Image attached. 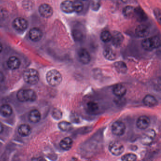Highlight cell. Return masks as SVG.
I'll return each mask as SVG.
<instances>
[{
    "mask_svg": "<svg viewBox=\"0 0 161 161\" xmlns=\"http://www.w3.org/2000/svg\"><path fill=\"white\" fill-rule=\"evenodd\" d=\"M142 47L145 50L152 51L158 48L161 46V40L159 36H154L145 38L141 43Z\"/></svg>",
    "mask_w": 161,
    "mask_h": 161,
    "instance_id": "1",
    "label": "cell"
},
{
    "mask_svg": "<svg viewBox=\"0 0 161 161\" xmlns=\"http://www.w3.org/2000/svg\"><path fill=\"white\" fill-rule=\"evenodd\" d=\"M17 97L19 101L34 102L37 99L36 92L32 89H21L18 92Z\"/></svg>",
    "mask_w": 161,
    "mask_h": 161,
    "instance_id": "2",
    "label": "cell"
},
{
    "mask_svg": "<svg viewBox=\"0 0 161 161\" xmlns=\"http://www.w3.org/2000/svg\"><path fill=\"white\" fill-rule=\"evenodd\" d=\"M47 80L50 85L57 86L62 82L63 78L61 73L56 69H52L47 73Z\"/></svg>",
    "mask_w": 161,
    "mask_h": 161,
    "instance_id": "3",
    "label": "cell"
},
{
    "mask_svg": "<svg viewBox=\"0 0 161 161\" xmlns=\"http://www.w3.org/2000/svg\"><path fill=\"white\" fill-rule=\"evenodd\" d=\"M23 79L27 83L34 85L39 80V76L37 70L34 69H29L23 73Z\"/></svg>",
    "mask_w": 161,
    "mask_h": 161,
    "instance_id": "4",
    "label": "cell"
},
{
    "mask_svg": "<svg viewBox=\"0 0 161 161\" xmlns=\"http://www.w3.org/2000/svg\"><path fill=\"white\" fill-rule=\"evenodd\" d=\"M126 127L125 123L120 120H117L112 125V132L113 134L117 136L123 135L126 131Z\"/></svg>",
    "mask_w": 161,
    "mask_h": 161,
    "instance_id": "5",
    "label": "cell"
},
{
    "mask_svg": "<svg viewBox=\"0 0 161 161\" xmlns=\"http://www.w3.org/2000/svg\"><path fill=\"white\" fill-rule=\"evenodd\" d=\"M156 133L153 129H149L142 135L140 141L143 145L146 146L150 145L154 140Z\"/></svg>",
    "mask_w": 161,
    "mask_h": 161,
    "instance_id": "6",
    "label": "cell"
},
{
    "mask_svg": "<svg viewBox=\"0 0 161 161\" xmlns=\"http://www.w3.org/2000/svg\"><path fill=\"white\" fill-rule=\"evenodd\" d=\"M109 150L113 155L119 156L124 152V147L120 142L114 141L109 144Z\"/></svg>",
    "mask_w": 161,
    "mask_h": 161,
    "instance_id": "7",
    "label": "cell"
},
{
    "mask_svg": "<svg viewBox=\"0 0 161 161\" xmlns=\"http://www.w3.org/2000/svg\"><path fill=\"white\" fill-rule=\"evenodd\" d=\"M78 57L79 61L83 64H87L91 61V56L87 50L80 48L78 52Z\"/></svg>",
    "mask_w": 161,
    "mask_h": 161,
    "instance_id": "8",
    "label": "cell"
},
{
    "mask_svg": "<svg viewBox=\"0 0 161 161\" xmlns=\"http://www.w3.org/2000/svg\"><path fill=\"white\" fill-rule=\"evenodd\" d=\"M13 27L16 30L19 31H23L28 28V22L25 19L17 18L13 21Z\"/></svg>",
    "mask_w": 161,
    "mask_h": 161,
    "instance_id": "9",
    "label": "cell"
},
{
    "mask_svg": "<svg viewBox=\"0 0 161 161\" xmlns=\"http://www.w3.org/2000/svg\"><path fill=\"white\" fill-rule=\"evenodd\" d=\"M150 122V119L146 115L141 116L137 119L136 125L140 130H145L148 128Z\"/></svg>",
    "mask_w": 161,
    "mask_h": 161,
    "instance_id": "10",
    "label": "cell"
},
{
    "mask_svg": "<svg viewBox=\"0 0 161 161\" xmlns=\"http://www.w3.org/2000/svg\"><path fill=\"white\" fill-rule=\"evenodd\" d=\"M112 37L111 41L113 46L116 47H120L124 41V36L123 35L119 32L114 31L112 34Z\"/></svg>",
    "mask_w": 161,
    "mask_h": 161,
    "instance_id": "11",
    "label": "cell"
},
{
    "mask_svg": "<svg viewBox=\"0 0 161 161\" xmlns=\"http://www.w3.org/2000/svg\"><path fill=\"white\" fill-rule=\"evenodd\" d=\"M39 13L43 17L48 18L52 16L53 9L49 4H43L39 7Z\"/></svg>",
    "mask_w": 161,
    "mask_h": 161,
    "instance_id": "12",
    "label": "cell"
},
{
    "mask_svg": "<svg viewBox=\"0 0 161 161\" xmlns=\"http://www.w3.org/2000/svg\"><path fill=\"white\" fill-rule=\"evenodd\" d=\"M150 29L145 24H140L136 28L135 34L138 37L144 38L148 35Z\"/></svg>",
    "mask_w": 161,
    "mask_h": 161,
    "instance_id": "13",
    "label": "cell"
},
{
    "mask_svg": "<svg viewBox=\"0 0 161 161\" xmlns=\"http://www.w3.org/2000/svg\"><path fill=\"white\" fill-rule=\"evenodd\" d=\"M127 89L126 86L121 84L116 85L113 88L114 95L118 97H122L126 95Z\"/></svg>",
    "mask_w": 161,
    "mask_h": 161,
    "instance_id": "14",
    "label": "cell"
},
{
    "mask_svg": "<svg viewBox=\"0 0 161 161\" xmlns=\"http://www.w3.org/2000/svg\"><path fill=\"white\" fill-rule=\"evenodd\" d=\"M43 36L42 31L37 28H32L29 33L30 39L34 42L39 41Z\"/></svg>",
    "mask_w": 161,
    "mask_h": 161,
    "instance_id": "15",
    "label": "cell"
},
{
    "mask_svg": "<svg viewBox=\"0 0 161 161\" xmlns=\"http://www.w3.org/2000/svg\"><path fill=\"white\" fill-rule=\"evenodd\" d=\"M61 9L66 14H71L74 12L73 2L70 0H65L61 3Z\"/></svg>",
    "mask_w": 161,
    "mask_h": 161,
    "instance_id": "16",
    "label": "cell"
},
{
    "mask_svg": "<svg viewBox=\"0 0 161 161\" xmlns=\"http://www.w3.org/2000/svg\"><path fill=\"white\" fill-rule=\"evenodd\" d=\"M143 103L146 106L149 107H153L158 104L157 99L151 95H147L143 99Z\"/></svg>",
    "mask_w": 161,
    "mask_h": 161,
    "instance_id": "17",
    "label": "cell"
},
{
    "mask_svg": "<svg viewBox=\"0 0 161 161\" xmlns=\"http://www.w3.org/2000/svg\"><path fill=\"white\" fill-rule=\"evenodd\" d=\"M20 62L19 59L16 56H11L7 61V65L11 69H16L20 66Z\"/></svg>",
    "mask_w": 161,
    "mask_h": 161,
    "instance_id": "18",
    "label": "cell"
},
{
    "mask_svg": "<svg viewBox=\"0 0 161 161\" xmlns=\"http://www.w3.org/2000/svg\"><path fill=\"white\" fill-rule=\"evenodd\" d=\"M86 111L91 114H97L99 110V106L97 102L89 101L86 104Z\"/></svg>",
    "mask_w": 161,
    "mask_h": 161,
    "instance_id": "19",
    "label": "cell"
},
{
    "mask_svg": "<svg viewBox=\"0 0 161 161\" xmlns=\"http://www.w3.org/2000/svg\"><path fill=\"white\" fill-rule=\"evenodd\" d=\"M135 17L139 22H143L147 19V14L141 7H136L135 8Z\"/></svg>",
    "mask_w": 161,
    "mask_h": 161,
    "instance_id": "20",
    "label": "cell"
},
{
    "mask_svg": "<svg viewBox=\"0 0 161 161\" xmlns=\"http://www.w3.org/2000/svg\"><path fill=\"white\" fill-rule=\"evenodd\" d=\"M73 140L69 137H65L61 140L60 143V147L64 150H69L73 145Z\"/></svg>",
    "mask_w": 161,
    "mask_h": 161,
    "instance_id": "21",
    "label": "cell"
},
{
    "mask_svg": "<svg viewBox=\"0 0 161 161\" xmlns=\"http://www.w3.org/2000/svg\"><path fill=\"white\" fill-rule=\"evenodd\" d=\"M114 66L116 71L120 74H126L128 71L127 65L124 62L122 61L116 62L114 64Z\"/></svg>",
    "mask_w": 161,
    "mask_h": 161,
    "instance_id": "22",
    "label": "cell"
},
{
    "mask_svg": "<svg viewBox=\"0 0 161 161\" xmlns=\"http://www.w3.org/2000/svg\"><path fill=\"white\" fill-rule=\"evenodd\" d=\"M41 114L38 110L36 109L32 110L29 115V119L31 122L33 123H37L41 119Z\"/></svg>",
    "mask_w": 161,
    "mask_h": 161,
    "instance_id": "23",
    "label": "cell"
},
{
    "mask_svg": "<svg viewBox=\"0 0 161 161\" xmlns=\"http://www.w3.org/2000/svg\"><path fill=\"white\" fill-rule=\"evenodd\" d=\"M103 55L104 58L109 61H114L115 60L116 57L115 53L112 49L109 47L104 49L103 51Z\"/></svg>",
    "mask_w": 161,
    "mask_h": 161,
    "instance_id": "24",
    "label": "cell"
},
{
    "mask_svg": "<svg viewBox=\"0 0 161 161\" xmlns=\"http://www.w3.org/2000/svg\"><path fill=\"white\" fill-rule=\"evenodd\" d=\"M0 114L4 117L10 116L13 114V108L9 104H3L0 107Z\"/></svg>",
    "mask_w": 161,
    "mask_h": 161,
    "instance_id": "25",
    "label": "cell"
},
{
    "mask_svg": "<svg viewBox=\"0 0 161 161\" xmlns=\"http://www.w3.org/2000/svg\"><path fill=\"white\" fill-rule=\"evenodd\" d=\"M18 132L22 136H28L31 133V127L28 124H21L19 128Z\"/></svg>",
    "mask_w": 161,
    "mask_h": 161,
    "instance_id": "26",
    "label": "cell"
},
{
    "mask_svg": "<svg viewBox=\"0 0 161 161\" xmlns=\"http://www.w3.org/2000/svg\"><path fill=\"white\" fill-rule=\"evenodd\" d=\"M135 8L131 6L124 7L122 11L123 16L127 19H130L134 16Z\"/></svg>",
    "mask_w": 161,
    "mask_h": 161,
    "instance_id": "27",
    "label": "cell"
},
{
    "mask_svg": "<svg viewBox=\"0 0 161 161\" xmlns=\"http://www.w3.org/2000/svg\"><path fill=\"white\" fill-rule=\"evenodd\" d=\"M58 127L63 131H68L73 129V126L70 122L66 121H62L59 122Z\"/></svg>",
    "mask_w": 161,
    "mask_h": 161,
    "instance_id": "28",
    "label": "cell"
},
{
    "mask_svg": "<svg viewBox=\"0 0 161 161\" xmlns=\"http://www.w3.org/2000/svg\"><path fill=\"white\" fill-rule=\"evenodd\" d=\"M112 35L109 31H103L100 35V39L103 43H108L111 41Z\"/></svg>",
    "mask_w": 161,
    "mask_h": 161,
    "instance_id": "29",
    "label": "cell"
},
{
    "mask_svg": "<svg viewBox=\"0 0 161 161\" xmlns=\"http://www.w3.org/2000/svg\"><path fill=\"white\" fill-rule=\"evenodd\" d=\"M73 8H74V12L77 13H80L83 10V3L80 1L77 0L73 2Z\"/></svg>",
    "mask_w": 161,
    "mask_h": 161,
    "instance_id": "30",
    "label": "cell"
},
{
    "mask_svg": "<svg viewBox=\"0 0 161 161\" xmlns=\"http://www.w3.org/2000/svg\"><path fill=\"white\" fill-rule=\"evenodd\" d=\"M137 159V156L133 153H127L121 157V160L123 161H134Z\"/></svg>",
    "mask_w": 161,
    "mask_h": 161,
    "instance_id": "31",
    "label": "cell"
},
{
    "mask_svg": "<svg viewBox=\"0 0 161 161\" xmlns=\"http://www.w3.org/2000/svg\"><path fill=\"white\" fill-rule=\"evenodd\" d=\"M72 35H73V38L76 41H81L84 37L83 34L82 33V32L78 30L73 31Z\"/></svg>",
    "mask_w": 161,
    "mask_h": 161,
    "instance_id": "32",
    "label": "cell"
},
{
    "mask_svg": "<svg viewBox=\"0 0 161 161\" xmlns=\"http://www.w3.org/2000/svg\"><path fill=\"white\" fill-rule=\"evenodd\" d=\"M101 6V0H92L91 3V8L93 11H97Z\"/></svg>",
    "mask_w": 161,
    "mask_h": 161,
    "instance_id": "33",
    "label": "cell"
},
{
    "mask_svg": "<svg viewBox=\"0 0 161 161\" xmlns=\"http://www.w3.org/2000/svg\"><path fill=\"white\" fill-rule=\"evenodd\" d=\"M53 117L55 119H59L62 118V116H63V113L58 109H55L53 112Z\"/></svg>",
    "mask_w": 161,
    "mask_h": 161,
    "instance_id": "34",
    "label": "cell"
},
{
    "mask_svg": "<svg viewBox=\"0 0 161 161\" xmlns=\"http://www.w3.org/2000/svg\"><path fill=\"white\" fill-rule=\"evenodd\" d=\"M154 14L157 21L159 23H161V12H160V9L157 8L154 10Z\"/></svg>",
    "mask_w": 161,
    "mask_h": 161,
    "instance_id": "35",
    "label": "cell"
},
{
    "mask_svg": "<svg viewBox=\"0 0 161 161\" xmlns=\"http://www.w3.org/2000/svg\"><path fill=\"white\" fill-rule=\"evenodd\" d=\"M3 130V126L2 123L0 122V133H1Z\"/></svg>",
    "mask_w": 161,
    "mask_h": 161,
    "instance_id": "36",
    "label": "cell"
},
{
    "mask_svg": "<svg viewBox=\"0 0 161 161\" xmlns=\"http://www.w3.org/2000/svg\"><path fill=\"white\" fill-rule=\"evenodd\" d=\"M130 1V0H121V1L123 3H128Z\"/></svg>",
    "mask_w": 161,
    "mask_h": 161,
    "instance_id": "37",
    "label": "cell"
},
{
    "mask_svg": "<svg viewBox=\"0 0 161 161\" xmlns=\"http://www.w3.org/2000/svg\"><path fill=\"white\" fill-rule=\"evenodd\" d=\"M3 50V46L1 43H0V53Z\"/></svg>",
    "mask_w": 161,
    "mask_h": 161,
    "instance_id": "38",
    "label": "cell"
},
{
    "mask_svg": "<svg viewBox=\"0 0 161 161\" xmlns=\"http://www.w3.org/2000/svg\"><path fill=\"white\" fill-rule=\"evenodd\" d=\"M3 79V76L2 74L0 73V81H1Z\"/></svg>",
    "mask_w": 161,
    "mask_h": 161,
    "instance_id": "39",
    "label": "cell"
},
{
    "mask_svg": "<svg viewBox=\"0 0 161 161\" xmlns=\"http://www.w3.org/2000/svg\"><path fill=\"white\" fill-rule=\"evenodd\" d=\"M82 1H87L88 0H82Z\"/></svg>",
    "mask_w": 161,
    "mask_h": 161,
    "instance_id": "40",
    "label": "cell"
}]
</instances>
